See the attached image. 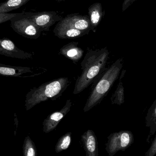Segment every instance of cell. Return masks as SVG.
<instances>
[{"label":"cell","mask_w":156,"mask_h":156,"mask_svg":"<svg viewBox=\"0 0 156 156\" xmlns=\"http://www.w3.org/2000/svg\"><path fill=\"white\" fill-rule=\"evenodd\" d=\"M0 55L19 59H30L33 57L30 53L19 49L13 41L6 38L0 40Z\"/></svg>","instance_id":"cell-9"},{"label":"cell","mask_w":156,"mask_h":156,"mask_svg":"<svg viewBox=\"0 0 156 156\" xmlns=\"http://www.w3.org/2000/svg\"><path fill=\"white\" fill-rule=\"evenodd\" d=\"M70 83L68 78L61 77L45 83L38 87L31 89L26 95V111L34 107L42 102L55 100L62 95Z\"/></svg>","instance_id":"cell-2"},{"label":"cell","mask_w":156,"mask_h":156,"mask_svg":"<svg viewBox=\"0 0 156 156\" xmlns=\"http://www.w3.org/2000/svg\"><path fill=\"white\" fill-rule=\"evenodd\" d=\"M30 0H7L0 4V12L8 13L22 7Z\"/></svg>","instance_id":"cell-16"},{"label":"cell","mask_w":156,"mask_h":156,"mask_svg":"<svg viewBox=\"0 0 156 156\" xmlns=\"http://www.w3.org/2000/svg\"><path fill=\"white\" fill-rule=\"evenodd\" d=\"M78 44L75 42L68 43L60 48L59 54L75 64L77 63L82 58L84 54V51L78 46Z\"/></svg>","instance_id":"cell-12"},{"label":"cell","mask_w":156,"mask_h":156,"mask_svg":"<svg viewBox=\"0 0 156 156\" xmlns=\"http://www.w3.org/2000/svg\"><path fill=\"white\" fill-rule=\"evenodd\" d=\"M30 67L5 66L0 64V75L8 76L19 77L26 73H32Z\"/></svg>","instance_id":"cell-15"},{"label":"cell","mask_w":156,"mask_h":156,"mask_svg":"<svg viewBox=\"0 0 156 156\" xmlns=\"http://www.w3.org/2000/svg\"><path fill=\"white\" fill-rule=\"evenodd\" d=\"M89 16L90 20L92 30L95 32V29L100 23L105 12L103 11L102 6L100 3H95L89 7Z\"/></svg>","instance_id":"cell-13"},{"label":"cell","mask_w":156,"mask_h":156,"mask_svg":"<svg viewBox=\"0 0 156 156\" xmlns=\"http://www.w3.org/2000/svg\"><path fill=\"white\" fill-rule=\"evenodd\" d=\"M54 34L61 39H74L81 37L89 33L78 30L58 23L53 30Z\"/></svg>","instance_id":"cell-11"},{"label":"cell","mask_w":156,"mask_h":156,"mask_svg":"<svg viewBox=\"0 0 156 156\" xmlns=\"http://www.w3.org/2000/svg\"><path fill=\"white\" fill-rule=\"evenodd\" d=\"M124 89L122 82L120 81L118 84L116 90L111 98L113 104L121 105L124 102Z\"/></svg>","instance_id":"cell-19"},{"label":"cell","mask_w":156,"mask_h":156,"mask_svg":"<svg viewBox=\"0 0 156 156\" xmlns=\"http://www.w3.org/2000/svg\"><path fill=\"white\" fill-rule=\"evenodd\" d=\"M10 21L11 27L18 34L29 39H36L40 37L41 31L24 11L18 13Z\"/></svg>","instance_id":"cell-4"},{"label":"cell","mask_w":156,"mask_h":156,"mask_svg":"<svg viewBox=\"0 0 156 156\" xmlns=\"http://www.w3.org/2000/svg\"><path fill=\"white\" fill-rule=\"evenodd\" d=\"M110 53L107 48L87 52L81 64L82 73L76 80L73 94L88 88L105 68Z\"/></svg>","instance_id":"cell-1"},{"label":"cell","mask_w":156,"mask_h":156,"mask_svg":"<svg viewBox=\"0 0 156 156\" xmlns=\"http://www.w3.org/2000/svg\"><path fill=\"white\" fill-rule=\"evenodd\" d=\"M80 144L86 152V156H99L98 140L93 130H88L82 135Z\"/></svg>","instance_id":"cell-10"},{"label":"cell","mask_w":156,"mask_h":156,"mask_svg":"<svg viewBox=\"0 0 156 156\" xmlns=\"http://www.w3.org/2000/svg\"><path fill=\"white\" fill-rule=\"evenodd\" d=\"M123 66V60L122 58H119L106 70L87 100L83 108L85 112L99 104L106 96L118 79Z\"/></svg>","instance_id":"cell-3"},{"label":"cell","mask_w":156,"mask_h":156,"mask_svg":"<svg viewBox=\"0 0 156 156\" xmlns=\"http://www.w3.org/2000/svg\"><path fill=\"white\" fill-rule=\"evenodd\" d=\"M23 152L24 156H37L35 145L30 136H27L25 138L23 146Z\"/></svg>","instance_id":"cell-18"},{"label":"cell","mask_w":156,"mask_h":156,"mask_svg":"<svg viewBox=\"0 0 156 156\" xmlns=\"http://www.w3.org/2000/svg\"><path fill=\"white\" fill-rule=\"evenodd\" d=\"M25 14L42 31H49V28L56 22L63 19L61 16L55 11H44L38 12H25Z\"/></svg>","instance_id":"cell-6"},{"label":"cell","mask_w":156,"mask_h":156,"mask_svg":"<svg viewBox=\"0 0 156 156\" xmlns=\"http://www.w3.org/2000/svg\"><path fill=\"white\" fill-rule=\"evenodd\" d=\"M71 106V100L69 99L60 111L55 112L48 115L43 122V132L48 133L56 129L60 122L70 111Z\"/></svg>","instance_id":"cell-8"},{"label":"cell","mask_w":156,"mask_h":156,"mask_svg":"<svg viewBox=\"0 0 156 156\" xmlns=\"http://www.w3.org/2000/svg\"><path fill=\"white\" fill-rule=\"evenodd\" d=\"M58 23L88 33L92 30L89 15H82L79 13L71 14L67 15Z\"/></svg>","instance_id":"cell-7"},{"label":"cell","mask_w":156,"mask_h":156,"mask_svg":"<svg viewBox=\"0 0 156 156\" xmlns=\"http://www.w3.org/2000/svg\"><path fill=\"white\" fill-rule=\"evenodd\" d=\"M58 2H63V1H66V0H56Z\"/></svg>","instance_id":"cell-23"},{"label":"cell","mask_w":156,"mask_h":156,"mask_svg":"<svg viewBox=\"0 0 156 156\" xmlns=\"http://www.w3.org/2000/svg\"><path fill=\"white\" fill-rule=\"evenodd\" d=\"M156 154V135L154 139L152 142V144L147 151L145 156H154Z\"/></svg>","instance_id":"cell-21"},{"label":"cell","mask_w":156,"mask_h":156,"mask_svg":"<svg viewBox=\"0 0 156 156\" xmlns=\"http://www.w3.org/2000/svg\"><path fill=\"white\" fill-rule=\"evenodd\" d=\"M18 13H8L0 12V24L5 23L11 20L12 18L16 16Z\"/></svg>","instance_id":"cell-20"},{"label":"cell","mask_w":156,"mask_h":156,"mask_svg":"<svg viewBox=\"0 0 156 156\" xmlns=\"http://www.w3.org/2000/svg\"><path fill=\"white\" fill-rule=\"evenodd\" d=\"M71 141V132L67 133L60 137L55 147L56 153L58 154L67 149L70 146Z\"/></svg>","instance_id":"cell-17"},{"label":"cell","mask_w":156,"mask_h":156,"mask_svg":"<svg viewBox=\"0 0 156 156\" xmlns=\"http://www.w3.org/2000/svg\"><path fill=\"white\" fill-rule=\"evenodd\" d=\"M134 141V137L130 131H121L111 134L105 144V150L109 156H114L119 151H125Z\"/></svg>","instance_id":"cell-5"},{"label":"cell","mask_w":156,"mask_h":156,"mask_svg":"<svg viewBox=\"0 0 156 156\" xmlns=\"http://www.w3.org/2000/svg\"><path fill=\"white\" fill-rule=\"evenodd\" d=\"M136 0H124L122 6L123 12L125 11Z\"/></svg>","instance_id":"cell-22"},{"label":"cell","mask_w":156,"mask_h":156,"mask_svg":"<svg viewBox=\"0 0 156 156\" xmlns=\"http://www.w3.org/2000/svg\"><path fill=\"white\" fill-rule=\"evenodd\" d=\"M146 126L150 128L147 142L150 144V140L156 132V99L148 109L145 117Z\"/></svg>","instance_id":"cell-14"}]
</instances>
